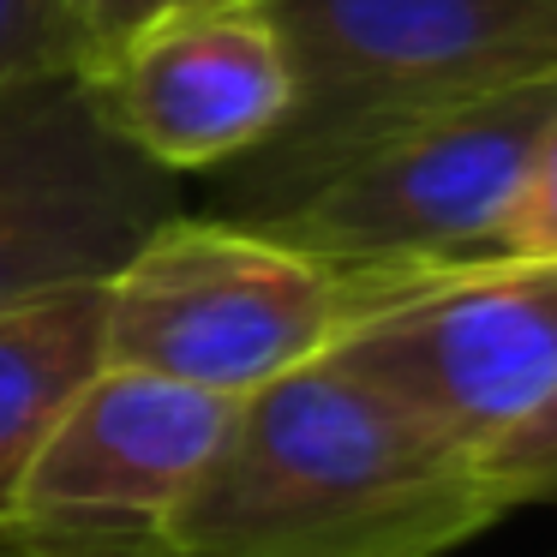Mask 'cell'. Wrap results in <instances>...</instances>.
<instances>
[{"label":"cell","mask_w":557,"mask_h":557,"mask_svg":"<svg viewBox=\"0 0 557 557\" xmlns=\"http://www.w3.org/2000/svg\"><path fill=\"white\" fill-rule=\"evenodd\" d=\"M169 7H193V0H73V66H85L114 37H126L133 25L169 13Z\"/></svg>","instance_id":"13"},{"label":"cell","mask_w":557,"mask_h":557,"mask_svg":"<svg viewBox=\"0 0 557 557\" xmlns=\"http://www.w3.org/2000/svg\"><path fill=\"white\" fill-rule=\"evenodd\" d=\"M497 521L468 449L324 354L234 401L174 557H444Z\"/></svg>","instance_id":"1"},{"label":"cell","mask_w":557,"mask_h":557,"mask_svg":"<svg viewBox=\"0 0 557 557\" xmlns=\"http://www.w3.org/2000/svg\"><path fill=\"white\" fill-rule=\"evenodd\" d=\"M492 258H557V114L533 145V162L521 174V193L504 228H497Z\"/></svg>","instance_id":"12"},{"label":"cell","mask_w":557,"mask_h":557,"mask_svg":"<svg viewBox=\"0 0 557 557\" xmlns=\"http://www.w3.org/2000/svg\"><path fill=\"white\" fill-rule=\"evenodd\" d=\"M288 49L282 133L222 169L216 216L246 222L366 133L557 78V25L533 0H258Z\"/></svg>","instance_id":"3"},{"label":"cell","mask_w":557,"mask_h":557,"mask_svg":"<svg viewBox=\"0 0 557 557\" xmlns=\"http://www.w3.org/2000/svg\"><path fill=\"white\" fill-rule=\"evenodd\" d=\"M330 360L473 456L557 384V258L425 270Z\"/></svg>","instance_id":"7"},{"label":"cell","mask_w":557,"mask_h":557,"mask_svg":"<svg viewBox=\"0 0 557 557\" xmlns=\"http://www.w3.org/2000/svg\"><path fill=\"white\" fill-rule=\"evenodd\" d=\"M228 420V396L102 366L42 437L0 540L18 557H174V516Z\"/></svg>","instance_id":"5"},{"label":"cell","mask_w":557,"mask_h":557,"mask_svg":"<svg viewBox=\"0 0 557 557\" xmlns=\"http://www.w3.org/2000/svg\"><path fill=\"white\" fill-rule=\"evenodd\" d=\"M169 216L181 174L109 133L78 66L0 90V312L109 282Z\"/></svg>","instance_id":"6"},{"label":"cell","mask_w":557,"mask_h":557,"mask_svg":"<svg viewBox=\"0 0 557 557\" xmlns=\"http://www.w3.org/2000/svg\"><path fill=\"white\" fill-rule=\"evenodd\" d=\"M73 66V0H0V90Z\"/></svg>","instance_id":"11"},{"label":"cell","mask_w":557,"mask_h":557,"mask_svg":"<svg viewBox=\"0 0 557 557\" xmlns=\"http://www.w3.org/2000/svg\"><path fill=\"white\" fill-rule=\"evenodd\" d=\"M533 7H540V13H545V18H552V25H557V0H533Z\"/></svg>","instance_id":"14"},{"label":"cell","mask_w":557,"mask_h":557,"mask_svg":"<svg viewBox=\"0 0 557 557\" xmlns=\"http://www.w3.org/2000/svg\"><path fill=\"white\" fill-rule=\"evenodd\" d=\"M85 90L109 133L169 174H222L282 133L294 73L258 0H193L90 54Z\"/></svg>","instance_id":"8"},{"label":"cell","mask_w":557,"mask_h":557,"mask_svg":"<svg viewBox=\"0 0 557 557\" xmlns=\"http://www.w3.org/2000/svg\"><path fill=\"white\" fill-rule=\"evenodd\" d=\"M552 114L557 78L408 114L306 169L246 216V228L372 270H449L492 258Z\"/></svg>","instance_id":"4"},{"label":"cell","mask_w":557,"mask_h":557,"mask_svg":"<svg viewBox=\"0 0 557 557\" xmlns=\"http://www.w3.org/2000/svg\"><path fill=\"white\" fill-rule=\"evenodd\" d=\"M473 468H480L497 516L557 504V384L509 432H497L485 449H473Z\"/></svg>","instance_id":"10"},{"label":"cell","mask_w":557,"mask_h":557,"mask_svg":"<svg viewBox=\"0 0 557 557\" xmlns=\"http://www.w3.org/2000/svg\"><path fill=\"white\" fill-rule=\"evenodd\" d=\"M0 557H18V552H13V545H7V540H0Z\"/></svg>","instance_id":"15"},{"label":"cell","mask_w":557,"mask_h":557,"mask_svg":"<svg viewBox=\"0 0 557 557\" xmlns=\"http://www.w3.org/2000/svg\"><path fill=\"white\" fill-rule=\"evenodd\" d=\"M102 288L109 282H85L0 312V521L66 401L109 366Z\"/></svg>","instance_id":"9"},{"label":"cell","mask_w":557,"mask_h":557,"mask_svg":"<svg viewBox=\"0 0 557 557\" xmlns=\"http://www.w3.org/2000/svg\"><path fill=\"white\" fill-rule=\"evenodd\" d=\"M413 276L425 270L342 264L246 222L181 210L109 276L102 348L109 366L240 401L336 354Z\"/></svg>","instance_id":"2"},{"label":"cell","mask_w":557,"mask_h":557,"mask_svg":"<svg viewBox=\"0 0 557 557\" xmlns=\"http://www.w3.org/2000/svg\"><path fill=\"white\" fill-rule=\"evenodd\" d=\"M545 557H557V552H545Z\"/></svg>","instance_id":"16"}]
</instances>
